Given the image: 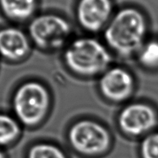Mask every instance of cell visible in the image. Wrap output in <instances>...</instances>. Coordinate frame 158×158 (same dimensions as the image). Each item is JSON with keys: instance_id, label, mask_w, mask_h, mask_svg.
Masks as SVG:
<instances>
[{"instance_id": "13", "label": "cell", "mask_w": 158, "mask_h": 158, "mask_svg": "<svg viewBox=\"0 0 158 158\" xmlns=\"http://www.w3.org/2000/svg\"><path fill=\"white\" fill-rule=\"evenodd\" d=\"M27 158H67L63 150L50 143H37L29 150Z\"/></svg>"}, {"instance_id": "3", "label": "cell", "mask_w": 158, "mask_h": 158, "mask_svg": "<svg viewBox=\"0 0 158 158\" xmlns=\"http://www.w3.org/2000/svg\"><path fill=\"white\" fill-rule=\"evenodd\" d=\"M51 94L48 88L37 81L19 85L12 97L13 115L21 125L33 127L44 121L51 107Z\"/></svg>"}, {"instance_id": "1", "label": "cell", "mask_w": 158, "mask_h": 158, "mask_svg": "<svg viewBox=\"0 0 158 158\" xmlns=\"http://www.w3.org/2000/svg\"><path fill=\"white\" fill-rule=\"evenodd\" d=\"M148 23L139 9L126 6L113 14L104 29V39L112 51L123 57L136 55L147 40Z\"/></svg>"}, {"instance_id": "9", "label": "cell", "mask_w": 158, "mask_h": 158, "mask_svg": "<svg viewBox=\"0 0 158 158\" xmlns=\"http://www.w3.org/2000/svg\"><path fill=\"white\" fill-rule=\"evenodd\" d=\"M31 40L28 35L16 27L0 29V57L10 62L24 60L30 52Z\"/></svg>"}, {"instance_id": "14", "label": "cell", "mask_w": 158, "mask_h": 158, "mask_svg": "<svg viewBox=\"0 0 158 158\" xmlns=\"http://www.w3.org/2000/svg\"><path fill=\"white\" fill-rule=\"evenodd\" d=\"M142 158H158V132L146 135L140 143Z\"/></svg>"}, {"instance_id": "15", "label": "cell", "mask_w": 158, "mask_h": 158, "mask_svg": "<svg viewBox=\"0 0 158 158\" xmlns=\"http://www.w3.org/2000/svg\"><path fill=\"white\" fill-rule=\"evenodd\" d=\"M0 158H6V154L4 153V152L2 150H0Z\"/></svg>"}, {"instance_id": "7", "label": "cell", "mask_w": 158, "mask_h": 158, "mask_svg": "<svg viewBox=\"0 0 158 158\" xmlns=\"http://www.w3.org/2000/svg\"><path fill=\"white\" fill-rule=\"evenodd\" d=\"M98 89L106 99L123 102L133 94L135 81L130 71L122 67H110L100 75Z\"/></svg>"}, {"instance_id": "6", "label": "cell", "mask_w": 158, "mask_h": 158, "mask_svg": "<svg viewBox=\"0 0 158 158\" xmlns=\"http://www.w3.org/2000/svg\"><path fill=\"white\" fill-rule=\"evenodd\" d=\"M117 122L126 135L138 137L152 133L158 124V114L154 108L147 103L133 102L120 111Z\"/></svg>"}, {"instance_id": "10", "label": "cell", "mask_w": 158, "mask_h": 158, "mask_svg": "<svg viewBox=\"0 0 158 158\" xmlns=\"http://www.w3.org/2000/svg\"><path fill=\"white\" fill-rule=\"evenodd\" d=\"M38 0H0V10L7 19L14 22L31 20L36 13Z\"/></svg>"}, {"instance_id": "11", "label": "cell", "mask_w": 158, "mask_h": 158, "mask_svg": "<svg viewBox=\"0 0 158 158\" xmlns=\"http://www.w3.org/2000/svg\"><path fill=\"white\" fill-rule=\"evenodd\" d=\"M21 135V124L13 115L0 112V147L11 145Z\"/></svg>"}, {"instance_id": "8", "label": "cell", "mask_w": 158, "mask_h": 158, "mask_svg": "<svg viewBox=\"0 0 158 158\" xmlns=\"http://www.w3.org/2000/svg\"><path fill=\"white\" fill-rule=\"evenodd\" d=\"M112 0H78L76 18L79 25L91 33L104 30L113 16Z\"/></svg>"}, {"instance_id": "4", "label": "cell", "mask_w": 158, "mask_h": 158, "mask_svg": "<svg viewBox=\"0 0 158 158\" xmlns=\"http://www.w3.org/2000/svg\"><path fill=\"white\" fill-rule=\"evenodd\" d=\"M72 26L65 17L55 13H44L34 16L28 27L31 43L43 51H54L69 43Z\"/></svg>"}, {"instance_id": "2", "label": "cell", "mask_w": 158, "mask_h": 158, "mask_svg": "<svg viewBox=\"0 0 158 158\" xmlns=\"http://www.w3.org/2000/svg\"><path fill=\"white\" fill-rule=\"evenodd\" d=\"M64 60L74 74L82 77H95L101 75L110 68L112 55L101 41L90 36H82L67 45Z\"/></svg>"}, {"instance_id": "12", "label": "cell", "mask_w": 158, "mask_h": 158, "mask_svg": "<svg viewBox=\"0 0 158 158\" xmlns=\"http://www.w3.org/2000/svg\"><path fill=\"white\" fill-rule=\"evenodd\" d=\"M138 62L148 69L158 68V40H146L136 54Z\"/></svg>"}, {"instance_id": "5", "label": "cell", "mask_w": 158, "mask_h": 158, "mask_svg": "<svg viewBox=\"0 0 158 158\" xmlns=\"http://www.w3.org/2000/svg\"><path fill=\"white\" fill-rule=\"evenodd\" d=\"M68 139L75 151L86 156H97L109 149L112 136L109 130L92 119H81L71 125Z\"/></svg>"}]
</instances>
